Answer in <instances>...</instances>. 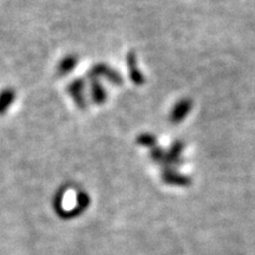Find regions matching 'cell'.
Wrapping results in <instances>:
<instances>
[{"label":"cell","instance_id":"obj_2","mask_svg":"<svg viewBox=\"0 0 255 255\" xmlns=\"http://www.w3.org/2000/svg\"><path fill=\"white\" fill-rule=\"evenodd\" d=\"M191 108H193V103H191L190 100H187V98H183V100L178 101L176 104L174 105L173 110H171L170 116H169V120H170L171 123L178 124L186 119L188 114L190 113Z\"/></svg>","mask_w":255,"mask_h":255},{"label":"cell","instance_id":"obj_4","mask_svg":"<svg viewBox=\"0 0 255 255\" xmlns=\"http://www.w3.org/2000/svg\"><path fill=\"white\" fill-rule=\"evenodd\" d=\"M127 65H128V71H129L130 79L135 83L136 85H143L145 82L144 75L141 70L137 66V57L135 52H129L127 55Z\"/></svg>","mask_w":255,"mask_h":255},{"label":"cell","instance_id":"obj_6","mask_svg":"<svg viewBox=\"0 0 255 255\" xmlns=\"http://www.w3.org/2000/svg\"><path fill=\"white\" fill-rule=\"evenodd\" d=\"M92 98L98 104L103 103L107 100V92H105L104 88L100 84V82L92 83Z\"/></svg>","mask_w":255,"mask_h":255},{"label":"cell","instance_id":"obj_1","mask_svg":"<svg viewBox=\"0 0 255 255\" xmlns=\"http://www.w3.org/2000/svg\"><path fill=\"white\" fill-rule=\"evenodd\" d=\"M162 181L169 186L176 187H187L191 183L190 177L186 175L180 174L175 170V168H164L162 171Z\"/></svg>","mask_w":255,"mask_h":255},{"label":"cell","instance_id":"obj_3","mask_svg":"<svg viewBox=\"0 0 255 255\" xmlns=\"http://www.w3.org/2000/svg\"><path fill=\"white\" fill-rule=\"evenodd\" d=\"M184 149V144L181 141H176L171 144L170 149L165 151L164 168H175L181 163V156Z\"/></svg>","mask_w":255,"mask_h":255},{"label":"cell","instance_id":"obj_5","mask_svg":"<svg viewBox=\"0 0 255 255\" xmlns=\"http://www.w3.org/2000/svg\"><path fill=\"white\" fill-rule=\"evenodd\" d=\"M94 73L96 76H102V77L107 78L108 81L115 85H121L123 83L122 76L116 70L109 68L108 65H103V64L96 66L94 69Z\"/></svg>","mask_w":255,"mask_h":255},{"label":"cell","instance_id":"obj_8","mask_svg":"<svg viewBox=\"0 0 255 255\" xmlns=\"http://www.w3.org/2000/svg\"><path fill=\"white\" fill-rule=\"evenodd\" d=\"M150 157L152 161L155 162V163H157L159 165H162V167H164V163H165V151L163 149L161 148H152L151 151H150Z\"/></svg>","mask_w":255,"mask_h":255},{"label":"cell","instance_id":"obj_7","mask_svg":"<svg viewBox=\"0 0 255 255\" xmlns=\"http://www.w3.org/2000/svg\"><path fill=\"white\" fill-rule=\"evenodd\" d=\"M137 143L145 148H155L157 144V138L152 133H142L137 137Z\"/></svg>","mask_w":255,"mask_h":255}]
</instances>
